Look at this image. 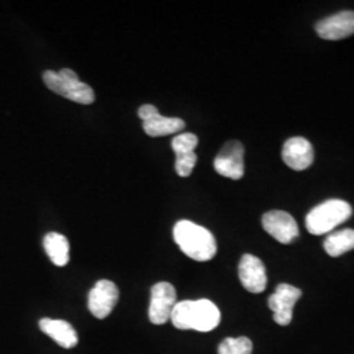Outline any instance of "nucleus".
Returning a JSON list of instances; mask_svg holds the SVG:
<instances>
[{
    "label": "nucleus",
    "instance_id": "16",
    "mask_svg": "<svg viewBox=\"0 0 354 354\" xmlns=\"http://www.w3.org/2000/svg\"><path fill=\"white\" fill-rule=\"evenodd\" d=\"M324 250L332 257H339L354 250V230L345 228L330 234L324 241Z\"/></svg>",
    "mask_w": 354,
    "mask_h": 354
},
{
    "label": "nucleus",
    "instance_id": "3",
    "mask_svg": "<svg viewBox=\"0 0 354 354\" xmlns=\"http://www.w3.org/2000/svg\"><path fill=\"white\" fill-rule=\"evenodd\" d=\"M353 213L352 206L342 200H328L317 205L306 216V228L313 235L328 234Z\"/></svg>",
    "mask_w": 354,
    "mask_h": 354
},
{
    "label": "nucleus",
    "instance_id": "14",
    "mask_svg": "<svg viewBox=\"0 0 354 354\" xmlns=\"http://www.w3.org/2000/svg\"><path fill=\"white\" fill-rule=\"evenodd\" d=\"M184 127L185 122L181 118L165 117L159 113V111L143 121V129L146 134L152 138L175 134L177 131H181Z\"/></svg>",
    "mask_w": 354,
    "mask_h": 354
},
{
    "label": "nucleus",
    "instance_id": "7",
    "mask_svg": "<svg viewBox=\"0 0 354 354\" xmlns=\"http://www.w3.org/2000/svg\"><path fill=\"white\" fill-rule=\"evenodd\" d=\"M214 169L221 176L241 180L244 176V147L238 140L223 145L214 159Z\"/></svg>",
    "mask_w": 354,
    "mask_h": 354
},
{
    "label": "nucleus",
    "instance_id": "17",
    "mask_svg": "<svg viewBox=\"0 0 354 354\" xmlns=\"http://www.w3.org/2000/svg\"><path fill=\"white\" fill-rule=\"evenodd\" d=\"M252 342L248 337H228L221 342L218 354H252Z\"/></svg>",
    "mask_w": 354,
    "mask_h": 354
},
{
    "label": "nucleus",
    "instance_id": "11",
    "mask_svg": "<svg viewBox=\"0 0 354 354\" xmlns=\"http://www.w3.org/2000/svg\"><path fill=\"white\" fill-rule=\"evenodd\" d=\"M239 279L245 290L253 294L263 292L268 281L264 263L253 254H244L239 263Z\"/></svg>",
    "mask_w": 354,
    "mask_h": 354
},
{
    "label": "nucleus",
    "instance_id": "12",
    "mask_svg": "<svg viewBox=\"0 0 354 354\" xmlns=\"http://www.w3.org/2000/svg\"><path fill=\"white\" fill-rule=\"evenodd\" d=\"M282 159L294 171H304L314 163V147L302 137L286 140L282 149Z\"/></svg>",
    "mask_w": 354,
    "mask_h": 354
},
{
    "label": "nucleus",
    "instance_id": "9",
    "mask_svg": "<svg viewBox=\"0 0 354 354\" xmlns=\"http://www.w3.org/2000/svg\"><path fill=\"white\" fill-rule=\"evenodd\" d=\"M118 301V289L109 279H100L88 294V308L97 319H105L113 311Z\"/></svg>",
    "mask_w": 354,
    "mask_h": 354
},
{
    "label": "nucleus",
    "instance_id": "10",
    "mask_svg": "<svg viewBox=\"0 0 354 354\" xmlns=\"http://www.w3.org/2000/svg\"><path fill=\"white\" fill-rule=\"evenodd\" d=\"M317 36L323 39L337 41L354 35V11H342L332 15L315 26Z\"/></svg>",
    "mask_w": 354,
    "mask_h": 354
},
{
    "label": "nucleus",
    "instance_id": "6",
    "mask_svg": "<svg viewBox=\"0 0 354 354\" xmlns=\"http://www.w3.org/2000/svg\"><path fill=\"white\" fill-rule=\"evenodd\" d=\"M302 297V291L289 283H281L269 297L268 306L273 311V319L279 326H289L292 320L294 306Z\"/></svg>",
    "mask_w": 354,
    "mask_h": 354
},
{
    "label": "nucleus",
    "instance_id": "4",
    "mask_svg": "<svg viewBox=\"0 0 354 354\" xmlns=\"http://www.w3.org/2000/svg\"><path fill=\"white\" fill-rule=\"evenodd\" d=\"M44 83L51 92L64 96L71 102L89 105L95 102V92L88 84L79 80L75 73L70 68L61 71L48 70L44 73Z\"/></svg>",
    "mask_w": 354,
    "mask_h": 354
},
{
    "label": "nucleus",
    "instance_id": "5",
    "mask_svg": "<svg viewBox=\"0 0 354 354\" xmlns=\"http://www.w3.org/2000/svg\"><path fill=\"white\" fill-rule=\"evenodd\" d=\"M176 289L169 282H158L151 288L149 317L152 324L162 326L171 320L177 304Z\"/></svg>",
    "mask_w": 354,
    "mask_h": 354
},
{
    "label": "nucleus",
    "instance_id": "8",
    "mask_svg": "<svg viewBox=\"0 0 354 354\" xmlns=\"http://www.w3.org/2000/svg\"><path fill=\"white\" fill-rule=\"evenodd\" d=\"M263 227L282 244H290L299 235L298 223L294 216L282 210H272L263 215Z\"/></svg>",
    "mask_w": 354,
    "mask_h": 354
},
{
    "label": "nucleus",
    "instance_id": "18",
    "mask_svg": "<svg viewBox=\"0 0 354 354\" xmlns=\"http://www.w3.org/2000/svg\"><path fill=\"white\" fill-rule=\"evenodd\" d=\"M171 146L176 156L188 155V153H193L196 147L198 146V138L192 133H183L172 140Z\"/></svg>",
    "mask_w": 354,
    "mask_h": 354
},
{
    "label": "nucleus",
    "instance_id": "2",
    "mask_svg": "<svg viewBox=\"0 0 354 354\" xmlns=\"http://www.w3.org/2000/svg\"><path fill=\"white\" fill-rule=\"evenodd\" d=\"M174 239L180 250L192 260L209 261L216 253L214 235L190 221H178L174 227Z\"/></svg>",
    "mask_w": 354,
    "mask_h": 354
},
{
    "label": "nucleus",
    "instance_id": "13",
    "mask_svg": "<svg viewBox=\"0 0 354 354\" xmlns=\"http://www.w3.org/2000/svg\"><path fill=\"white\" fill-rule=\"evenodd\" d=\"M39 328L64 349H71L77 345L75 329L64 320L44 317L39 320Z\"/></svg>",
    "mask_w": 354,
    "mask_h": 354
},
{
    "label": "nucleus",
    "instance_id": "15",
    "mask_svg": "<svg viewBox=\"0 0 354 354\" xmlns=\"http://www.w3.org/2000/svg\"><path fill=\"white\" fill-rule=\"evenodd\" d=\"M44 248L54 266H64L70 261V243L62 234L49 232L44 238Z\"/></svg>",
    "mask_w": 354,
    "mask_h": 354
},
{
    "label": "nucleus",
    "instance_id": "1",
    "mask_svg": "<svg viewBox=\"0 0 354 354\" xmlns=\"http://www.w3.org/2000/svg\"><path fill=\"white\" fill-rule=\"evenodd\" d=\"M171 322L177 329L210 332L219 326V308L209 299L177 302Z\"/></svg>",
    "mask_w": 354,
    "mask_h": 354
}]
</instances>
